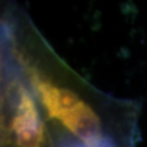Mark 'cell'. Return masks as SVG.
<instances>
[{
    "instance_id": "1",
    "label": "cell",
    "mask_w": 147,
    "mask_h": 147,
    "mask_svg": "<svg viewBox=\"0 0 147 147\" xmlns=\"http://www.w3.org/2000/svg\"><path fill=\"white\" fill-rule=\"evenodd\" d=\"M1 45L35 95L53 147H137V102L86 82L31 24L3 23Z\"/></svg>"
},
{
    "instance_id": "2",
    "label": "cell",
    "mask_w": 147,
    "mask_h": 147,
    "mask_svg": "<svg viewBox=\"0 0 147 147\" xmlns=\"http://www.w3.org/2000/svg\"><path fill=\"white\" fill-rule=\"evenodd\" d=\"M1 55V147H53L27 81L10 56Z\"/></svg>"
}]
</instances>
